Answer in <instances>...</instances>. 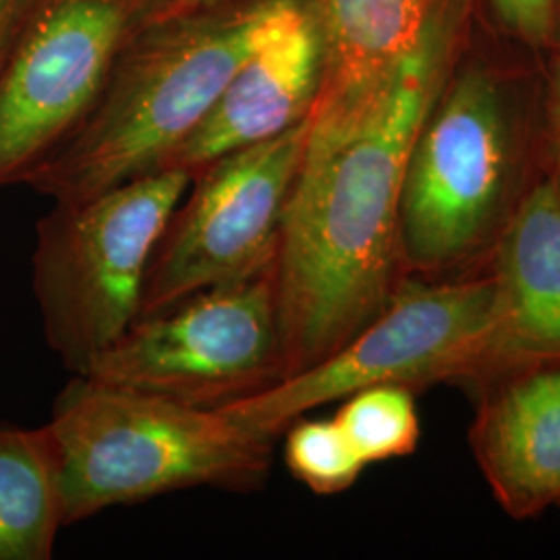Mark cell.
Masks as SVG:
<instances>
[{
  "label": "cell",
  "mask_w": 560,
  "mask_h": 560,
  "mask_svg": "<svg viewBox=\"0 0 560 560\" xmlns=\"http://www.w3.org/2000/svg\"><path fill=\"white\" fill-rule=\"evenodd\" d=\"M284 465L318 497L353 488L368 467L335 418L293 421L284 430Z\"/></svg>",
  "instance_id": "cell-16"
},
{
  "label": "cell",
  "mask_w": 560,
  "mask_h": 560,
  "mask_svg": "<svg viewBox=\"0 0 560 560\" xmlns=\"http://www.w3.org/2000/svg\"><path fill=\"white\" fill-rule=\"evenodd\" d=\"M559 506H560V502H559Z\"/></svg>",
  "instance_id": "cell-20"
},
{
  "label": "cell",
  "mask_w": 560,
  "mask_h": 560,
  "mask_svg": "<svg viewBox=\"0 0 560 560\" xmlns=\"http://www.w3.org/2000/svg\"><path fill=\"white\" fill-rule=\"evenodd\" d=\"M492 312L494 282L486 266L453 279L405 277L381 312L335 353L219 411L277 441L305 413L363 388L467 386L478 374Z\"/></svg>",
  "instance_id": "cell-6"
},
{
  "label": "cell",
  "mask_w": 560,
  "mask_h": 560,
  "mask_svg": "<svg viewBox=\"0 0 560 560\" xmlns=\"http://www.w3.org/2000/svg\"><path fill=\"white\" fill-rule=\"evenodd\" d=\"M191 177L162 168L38 221L34 293L46 342L67 370L92 363L140 318L145 272Z\"/></svg>",
  "instance_id": "cell-5"
},
{
  "label": "cell",
  "mask_w": 560,
  "mask_h": 560,
  "mask_svg": "<svg viewBox=\"0 0 560 560\" xmlns=\"http://www.w3.org/2000/svg\"><path fill=\"white\" fill-rule=\"evenodd\" d=\"M550 69L541 90V140H544V171L555 180L560 191V32L550 48Z\"/></svg>",
  "instance_id": "cell-18"
},
{
  "label": "cell",
  "mask_w": 560,
  "mask_h": 560,
  "mask_svg": "<svg viewBox=\"0 0 560 560\" xmlns=\"http://www.w3.org/2000/svg\"><path fill=\"white\" fill-rule=\"evenodd\" d=\"M506 36L536 52H550L560 32V0H478Z\"/></svg>",
  "instance_id": "cell-17"
},
{
  "label": "cell",
  "mask_w": 560,
  "mask_h": 560,
  "mask_svg": "<svg viewBox=\"0 0 560 560\" xmlns=\"http://www.w3.org/2000/svg\"><path fill=\"white\" fill-rule=\"evenodd\" d=\"M322 75L320 0H289L208 115L162 168L191 177L233 150L284 133L310 117Z\"/></svg>",
  "instance_id": "cell-10"
},
{
  "label": "cell",
  "mask_w": 560,
  "mask_h": 560,
  "mask_svg": "<svg viewBox=\"0 0 560 560\" xmlns=\"http://www.w3.org/2000/svg\"><path fill=\"white\" fill-rule=\"evenodd\" d=\"M476 7L441 0L413 52L378 90L314 104L275 266L282 378L335 353L405 279L407 166L430 106L463 59Z\"/></svg>",
  "instance_id": "cell-1"
},
{
  "label": "cell",
  "mask_w": 560,
  "mask_h": 560,
  "mask_svg": "<svg viewBox=\"0 0 560 560\" xmlns=\"http://www.w3.org/2000/svg\"><path fill=\"white\" fill-rule=\"evenodd\" d=\"M275 266L133 322L83 378L219 409L282 381Z\"/></svg>",
  "instance_id": "cell-7"
},
{
  "label": "cell",
  "mask_w": 560,
  "mask_h": 560,
  "mask_svg": "<svg viewBox=\"0 0 560 560\" xmlns=\"http://www.w3.org/2000/svg\"><path fill=\"white\" fill-rule=\"evenodd\" d=\"M179 0H34L0 57V189L20 185L98 98L120 48Z\"/></svg>",
  "instance_id": "cell-8"
},
{
  "label": "cell",
  "mask_w": 560,
  "mask_h": 560,
  "mask_svg": "<svg viewBox=\"0 0 560 560\" xmlns=\"http://www.w3.org/2000/svg\"><path fill=\"white\" fill-rule=\"evenodd\" d=\"M289 0H179L125 42L73 133L25 180L83 201L161 171Z\"/></svg>",
  "instance_id": "cell-2"
},
{
  "label": "cell",
  "mask_w": 560,
  "mask_h": 560,
  "mask_svg": "<svg viewBox=\"0 0 560 560\" xmlns=\"http://www.w3.org/2000/svg\"><path fill=\"white\" fill-rule=\"evenodd\" d=\"M32 4L34 0H0V57L4 55L9 42L13 40Z\"/></svg>",
  "instance_id": "cell-19"
},
{
  "label": "cell",
  "mask_w": 560,
  "mask_h": 560,
  "mask_svg": "<svg viewBox=\"0 0 560 560\" xmlns=\"http://www.w3.org/2000/svg\"><path fill=\"white\" fill-rule=\"evenodd\" d=\"M541 173V94L536 102L511 73L460 59L407 166L399 221L405 277L453 279L483 268Z\"/></svg>",
  "instance_id": "cell-3"
},
{
  "label": "cell",
  "mask_w": 560,
  "mask_h": 560,
  "mask_svg": "<svg viewBox=\"0 0 560 560\" xmlns=\"http://www.w3.org/2000/svg\"><path fill=\"white\" fill-rule=\"evenodd\" d=\"M335 420L365 465L416 453L420 416L411 388L382 384L340 400Z\"/></svg>",
  "instance_id": "cell-15"
},
{
  "label": "cell",
  "mask_w": 560,
  "mask_h": 560,
  "mask_svg": "<svg viewBox=\"0 0 560 560\" xmlns=\"http://www.w3.org/2000/svg\"><path fill=\"white\" fill-rule=\"evenodd\" d=\"M441 0H320L324 75L316 104L378 90L421 40Z\"/></svg>",
  "instance_id": "cell-13"
},
{
  "label": "cell",
  "mask_w": 560,
  "mask_h": 560,
  "mask_svg": "<svg viewBox=\"0 0 560 560\" xmlns=\"http://www.w3.org/2000/svg\"><path fill=\"white\" fill-rule=\"evenodd\" d=\"M62 525L48 428H0V560L50 559Z\"/></svg>",
  "instance_id": "cell-14"
},
{
  "label": "cell",
  "mask_w": 560,
  "mask_h": 560,
  "mask_svg": "<svg viewBox=\"0 0 560 560\" xmlns=\"http://www.w3.org/2000/svg\"><path fill=\"white\" fill-rule=\"evenodd\" d=\"M57 453L65 525L189 488L256 492L275 442L219 409L75 376L46 423Z\"/></svg>",
  "instance_id": "cell-4"
},
{
  "label": "cell",
  "mask_w": 560,
  "mask_h": 560,
  "mask_svg": "<svg viewBox=\"0 0 560 560\" xmlns=\"http://www.w3.org/2000/svg\"><path fill=\"white\" fill-rule=\"evenodd\" d=\"M310 117L277 138L233 150L191 175L145 272L141 314L245 279L277 260L280 221L298 177Z\"/></svg>",
  "instance_id": "cell-9"
},
{
  "label": "cell",
  "mask_w": 560,
  "mask_h": 560,
  "mask_svg": "<svg viewBox=\"0 0 560 560\" xmlns=\"http://www.w3.org/2000/svg\"><path fill=\"white\" fill-rule=\"evenodd\" d=\"M486 268L494 312L469 384L523 361L560 360V191L546 171L504 224Z\"/></svg>",
  "instance_id": "cell-12"
},
{
  "label": "cell",
  "mask_w": 560,
  "mask_h": 560,
  "mask_svg": "<svg viewBox=\"0 0 560 560\" xmlns=\"http://www.w3.org/2000/svg\"><path fill=\"white\" fill-rule=\"evenodd\" d=\"M469 444L502 511L534 520L560 502V360L523 361L469 384Z\"/></svg>",
  "instance_id": "cell-11"
}]
</instances>
